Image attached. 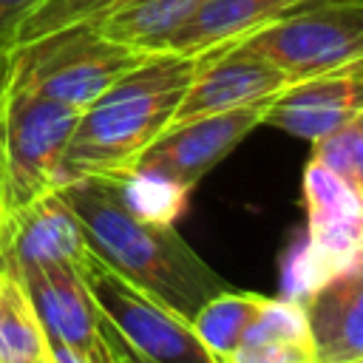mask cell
Segmentation results:
<instances>
[{
  "mask_svg": "<svg viewBox=\"0 0 363 363\" xmlns=\"http://www.w3.org/2000/svg\"><path fill=\"white\" fill-rule=\"evenodd\" d=\"M272 60L289 82L363 62V0H309L241 40Z\"/></svg>",
  "mask_w": 363,
  "mask_h": 363,
  "instance_id": "7",
  "label": "cell"
},
{
  "mask_svg": "<svg viewBox=\"0 0 363 363\" xmlns=\"http://www.w3.org/2000/svg\"><path fill=\"white\" fill-rule=\"evenodd\" d=\"M267 303H269V295L224 289L213 295L190 320L199 340L221 363L235 352V346L244 340L247 329L255 323V318L264 312Z\"/></svg>",
  "mask_w": 363,
  "mask_h": 363,
  "instance_id": "17",
  "label": "cell"
},
{
  "mask_svg": "<svg viewBox=\"0 0 363 363\" xmlns=\"http://www.w3.org/2000/svg\"><path fill=\"white\" fill-rule=\"evenodd\" d=\"M201 57L150 51L77 119L62 153V184L74 179H125L139 156L170 128Z\"/></svg>",
  "mask_w": 363,
  "mask_h": 363,
  "instance_id": "2",
  "label": "cell"
},
{
  "mask_svg": "<svg viewBox=\"0 0 363 363\" xmlns=\"http://www.w3.org/2000/svg\"><path fill=\"white\" fill-rule=\"evenodd\" d=\"M289 85H292L289 77L272 60H267L261 51L244 43L201 54V65L193 82L187 85L170 128L199 116L224 113L233 108L275 99Z\"/></svg>",
  "mask_w": 363,
  "mask_h": 363,
  "instance_id": "9",
  "label": "cell"
},
{
  "mask_svg": "<svg viewBox=\"0 0 363 363\" xmlns=\"http://www.w3.org/2000/svg\"><path fill=\"white\" fill-rule=\"evenodd\" d=\"M303 207L306 235L286 258L281 292L298 303L363 252V196L312 159L303 167Z\"/></svg>",
  "mask_w": 363,
  "mask_h": 363,
  "instance_id": "6",
  "label": "cell"
},
{
  "mask_svg": "<svg viewBox=\"0 0 363 363\" xmlns=\"http://www.w3.org/2000/svg\"><path fill=\"white\" fill-rule=\"evenodd\" d=\"M43 0H0V57L14 45L17 28Z\"/></svg>",
  "mask_w": 363,
  "mask_h": 363,
  "instance_id": "20",
  "label": "cell"
},
{
  "mask_svg": "<svg viewBox=\"0 0 363 363\" xmlns=\"http://www.w3.org/2000/svg\"><path fill=\"white\" fill-rule=\"evenodd\" d=\"M82 278L96 309L147 363H218L190 318L122 278L94 252L82 264Z\"/></svg>",
  "mask_w": 363,
  "mask_h": 363,
  "instance_id": "8",
  "label": "cell"
},
{
  "mask_svg": "<svg viewBox=\"0 0 363 363\" xmlns=\"http://www.w3.org/2000/svg\"><path fill=\"white\" fill-rule=\"evenodd\" d=\"M0 68H3V57H0Z\"/></svg>",
  "mask_w": 363,
  "mask_h": 363,
  "instance_id": "22",
  "label": "cell"
},
{
  "mask_svg": "<svg viewBox=\"0 0 363 363\" xmlns=\"http://www.w3.org/2000/svg\"><path fill=\"white\" fill-rule=\"evenodd\" d=\"M130 0H43L17 28L14 45L74 23H99Z\"/></svg>",
  "mask_w": 363,
  "mask_h": 363,
  "instance_id": "19",
  "label": "cell"
},
{
  "mask_svg": "<svg viewBox=\"0 0 363 363\" xmlns=\"http://www.w3.org/2000/svg\"><path fill=\"white\" fill-rule=\"evenodd\" d=\"M360 111H363V62L292 82L286 91H281L272 99L264 125L315 142Z\"/></svg>",
  "mask_w": 363,
  "mask_h": 363,
  "instance_id": "11",
  "label": "cell"
},
{
  "mask_svg": "<svg viewBox=\"0 0 363 363\" xmlns=\"http://www.w3.org/2000/svg\"><path fill=\"white\" fill-rule=\"evenodd\" d=\"M312 162L363 196V111L312 142Z\"/></svg>",
  "mask_w": 363,
  "mask_h": 363,
  "instance_id": "18",
  "label": "cell"
},
{
  "mask_svg": "<svg viewBox=\"0 0 363 363\" xmlns=\"http://www.w3.org/2000/svg\"><path fill=\"white\" fill-rule=\"evenodd\" d=\"M272 99L190 119L167 128L125 176L128 193L136 207L159 218L173 221L190 196V190L233 150L247 133L264 125Z\"/></svg>",
  "mask_w": 363,
  "mask_h": 363,
  "instance_id": "4",
  "label": "cell"
},
{
  "mask_svg": "<svg viewBox=\"0 0 363 363\" xmlns=\"http://www.w3.org/2000/svg\"><path fill=\"white\" fill-rule=\"evenodd\" d=\"M0 363H51L34 301L9 267H0Z\"/></svg>",
  "mask_w": 363,
  "mask_h": 363,
  "instance_id": "16",
  "label": "cell"
},
{
  "mask_svg": "<svg viewBox=\"0 0 363 363\" xmlns=\"http://www.w3.org/2000/svg\"><path fill=\"white\" fill-rule=\"evenodd\" d=\"M221 363H318L303 306L284 295L269 298L244 340Z\"/></svg>",
  "mask_w": 363,
  "mask_h": 363,
  "instance_id": "14",
  "label": "cell"
},
{
  "mask_svg": "<svg viewBox=\"0 0 363 363\" xmlns=\"http://www.w3.org/2000/svg\"><path fill=\"white\" fill-rule=\"evenodd\" d=\"M301 306L318 363L363 360V252L320 281Z\"/></svg>",
  "mask_w": 363,
  "mask_h": 363,
  "instance_id": "12",
  "label": "cell"
},
{
  "mask_svg": "<svg viewBox=\"0 0 363 363\" xmlns=\"http://www.w3.org/2000/svg\"><path fill=\"white\" fill-rule=\"evenodd\" d=\"M201 3L204 0H130L99 20V28L142 54L164 51Z\"/></svg>",
  "mask_w": 363,
  "mask_h": 363,
  "instance_id": "15",
  "label": "cell"
},
{
  "mask_svg": "<svg viewBox=\"0 0 363 363\" xmlns=\"http://www.w3.org/2000/svg\"><path fill=\"white\" fill-rule=\"evenodd\" d=\"M91 252L122 278L193 318L230 284L179 235L173 221L133 204L125 179H74L57 187Z\"/></svg>",
  "mask_w": 363,
  "mask_h": 363,
  "instance_id": "1",
  "label": "cell"
},
{
  "mask_svg": "<svg viewBox=\"0 0 363 363\" xmlns=\"http://www.w3.org/2000/svg\"><path fill=\"white\" fill-rule=\"evenodd\" d=\"M145 54L113 40L99 23H74L6 51L0 74L79 113Z\"/></svg>",
  "mask_w": 363,
  "mask_h": 363,
  "instance_id": "5",
  "label": "cell"
},
{
  "mask_svg": "<svg viewBox=\"0 0 363 363\" xmlns=\"http://www.w3.org/2000/svg\"><path fill=\"white\" fill-rule=\"evenodd\" d=\"M14 272L31 295L48 340H60L94 363H111L99 332V309L85 286L79 264H26Z\"/></svg>",
  "mask_w": 363,
  "mask_h": 363,
  "instance_id": "10",
  "label": "cell"
},
{
  "mask_svg": "<svg viewBox=\"0 0 363 363\" xmlns=\"http://www.w3.org/2000/svg\"><path fill=\"white\" fill-rule=\"evenodd\" d=\"M99 332H102V340H105V346H108V354H111V363H147L111 323H108V318L99 312Z\"/></svg>",
  "mask_w": 363,
  "mask_h": 363,
  "instance_id": "21",
  "label": "cell"
},
{
  "mask_svg": "<svg viewBox=\"0 0 363 363\" xmlns=\"http://www.w3.org/2000/svg\"><path fill=\"white\" fill-rule=\"evenodd\" d=\"M306 3L309 0H204L164 51L201 57L235 45Z\"/></svg>",
  "mask_w": 363,
  "mask_h": 363,
  "instance_id": "13",
  "label": "cell"
},
{
  "mask_svg": "<svg viewBox=\"0 0 363 363\" xmlns=\"http://www.w3.org/2000/svg\"><path fill=\"white\" fill-rule=\"evenodd\" d=\"M79 111L0 74V255L20 218L62 184Z\"/></svg>",
  "mask_w": 363,
  "mask_h": 363,
  "instance_id": "3",
  "label": "cell"
},
{
  "mask_svg": "<svg viewBox=\"0 0 363 363\" xmlns=\"http://www.w3.org/2000/svg\"><path fill=\"white\" fill-rule=\"evenodd\" d=\"M360 363H363V360H360Z\"/></svg>",
  "mask_w": 363,
  "mask_h": 363,
  "instance_id": "23",
  "label": "cell"
}]
</instances>
